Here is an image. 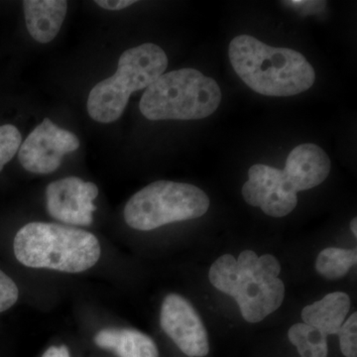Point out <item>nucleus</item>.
I'll use <instances>...</instances> for the list:
<instances>
[{"instance_id":"9b49d317","label":"nucleus","mask_w":357,"mask_h":357,"mask_svg":"<svg viewBox=\"0 0 357 357\" xmlns=\"http://www.w3.org/2000/svg\"><path fill=\"white\" fill-rule=\"evenodd\" d=\"M26 26L35 41L46 44L60 32L68 2L64 0H26L23 1Z\"/></svg>"},{"instance_id":"20e7f679","label":"nucleus","mask_w":357,"mask_h":357,"mask_svg":"<svg viewBox=\"0 0 357 357\" xmlns=\"http://www.w3.org/2000/svg\"><path fill=\"white\" fill-rule=\"evenodd\" d=\"M220 100L222 91L215 79L185 68L162 75L148 86L139 109L149 121H194L213 114Z\"/></svg>"},{"instance_id":"412c9836","label":"nucleus","mask_w":357,"mask_h":357,"mask_svg":"<svg viewBox=\"0 0 357 357\" xmlns=\"http://www.w3.org/2000/svg\"><path fill=\"white\" fill-rule=\"evenodd\" d=\"M42 357H70L67 347H51L44 352Z\"/></svg>"},{"instance_id":"6e6552de","label":"nucleus","mask_w":357,"mask_h":357,"mask_svg":"<svg viewBox=\"0 0 357 357\" xmlns=\"http://www.w3.org/2000/svg\"><path fill=\"white\" fill-rule=\"evenodd\" d=\"M160 324L181 351L189 357H204L210 352L208 335L191 303L178 294L166 296Z\"/></svg>"},{"instance_id":"f3484780","label":"nucleus","mask_w":357,"mask_h":357,"mask_svg":"<svg viewBox=\"0 0 357 357\" xmlns=\"http://www.w3.org/2000/svg\"><path fill=\"white\" fill-rule=\"evenodd\" d=\"M340 351L345 357H357V314L354 312L337 333Z\"/></svg>"},{"instance_id":"0eeeda50","label":"nucleus","mask_w":357,"mask_h":357,"mask_svg":"<svg viewBox=\"0 0 357 357\" xmlns=\"http://www.w3.org/2000/svg\"><path fill=\"white\" fill-rule=\"evenodd\" d=\"M79 138L45 119L21 144L18 159L28 172L50 174L62 164L65 154L76 151Z\"/></svg>"},{"instance_id":"aec40b11","label":"nucleus","mask_w":357,"mask_h":357,"mask_svg":"<svg viewBox=\"0 0 357 357\" xmlns=\"http://www.w3.org/2000/svg\"><path fill=\"white\" fill-rule=\"evenodd\" d=\"M135 2L133 0H98L96 3L107 10L119 11L132 6Z\"/></svg>"},{"instance_id":"39448f33","label":"nucleus","mask_w":357,"mask_h":357,"mask_svg":"<svg viewBox=\"0 0 357 357\" xmlns=\"http://www.w3.org/2000/svg\"><path fill=\"white\" fill-rule=\"evenodd\" d=\"M168 57L158 45L145 43L121 56L114 76L96 84L89 93V116L100 123H112L123 114L134 91L147 89L165 72Z\"/></svg>"},{"instance_id":"dca6fc26","label":"nucleus","mask_w":357,"mask_h":357,"mask_svg":"<svg viewBox=\"0 0 357 357\" xmlns=\"http://www.w3.org/2000/svg\"><path fill=\"white\" fill-rule=\"evenodd\" d=\"M22 144L20 131L13 124L0 126V172L15 156Z\"/></svg>"},{"instance_id":"f257e3e1","label":"nucleus","mask_w":357,"mask_h":357,"mask_svg":"<svg viewBox=\"0 0 357 357\" xmlns=\"http://www.w3.org/2000/svg\"><path fill=\"white\" fill-rule=\"evenodd\" d=\"M280 273V263L273 255L258 257L255 251L244 250L237 259L230 255L218 257L208 279L213 287L234 298L248 323L255 324L282 306L285 286Z\"/></svg>"},{"instance_id":"9d476101","label":"nucleus","mask_w":357,"mask_h":357,"mask_svg":"<svg viewBox=\"0 0 357 357\" xmlns=\"http://www.w3.org/2000/svg\"><path fill=\"white\" fill-rule=\"evenodd\" d=\"M331 166L330 157L318 145H299L289 154L285 169L280 171L276 185L269 192L297 196L298 192L325 182Z\"/></svg>"},{"instance_id":"1a4fd4ad","label":"nucleus","mask_w":357,"mask_h":357,"mask_svg":"<svg viewBox=\"0 0 357 357\" xmlns=\"http://www.w3.org/2000/svg\"><path fill=\"white\" fill-rule=\"evenodd\" d=\"M98 189L91 182L77 177H68L52 182L46 189L47 211L59 222L77 227L93 223Z\"/></svg>"},{"instance_id":"423d86ee","label":"nucleus","mask_w":357,"mask_h":357,"mask_svg":"<svg viewBox=\"0 0 357 357\" xmlns=\"http://www.w3.org/2000/svg\"><path fill=\"white\" fill-rule=\"evenodd\" d=\"M210 204L208 195L196 185L157 181L131 197L123 217L129 227L148 231L203 217Z\"/></svg>"},{"instance_id":"a211bd4d","label":"nucleus","mask_w":357,"mask_h":357,"mask_svg":"<svg viewBox=\"0 0 357 357\" xmlns=\"http://www.w3.org/2000/svg\"><path fill=\"white\" fill-rule=\"evenodd\" d=\"M20 291L15 282L0 270V312L10 309L17 302Z\"/></svg>"},{"instance_id":"4468645a","label":"nucleus","mask_w":357,"mask_h":357,"mask_svg":"<svg viewBox=\"0 0 357 357\" xmlns=\"http://www.w3.org/2000/svg\"><path fill=\"white\" fill-rule=\"evenodd\" d=\"M357 262V249L328 248L319 252L317 272L328 280H338L349 273Z\"/></svg>"},{"instance_id":"2eb2a0df","label":"nucleus","mask_w":357,"mask_h":357,"mask_svg":"<svg viewBox=\"0 0 357 357\" xmlns=\"http://www.w3.org/2000/svg\"><path fill=\"white\" fill-rule=\"evenodd\" d=\"M288 337L301 357H328V337L314 326L295 324L289 330Z\"/></svg>"},{"instance_id":"f03ea898","label":"nucleus","mask_w":357,"mask_h":357,"mask_svg":"<svg viewBox=\"0 0 357 357\" xmlns=\"http://www.w3.org/2000/svg\"><path fill=\"white\" fill-rule=\"evenodd\" d=\"M229 56L237 76L260 95H299L316 81L314 68L300 52L268 46L249 35L230 42Z\"/></svg>"},{"instance_id":"ddd939ff","label":"nucleus","mask_w":357,"mask_h":357,"mask_svg":"<svg viewBox=\"0 0 357 357\" xmlns=\"http://www.w3.org/2000/svg\"><path fill=\"white\" fill-rule=\"evenodd\" d=\"M95 342L119 357H158L157 345L151 337L133 328H105L96 333Z\"/></svg>"},{"instance_id":"f8f14e48","label":"nucleus","mask_w":357,"mask_h":357,"mask_svg":"<svg viewBox=\"0 0 357 357\" xmlns=\"http://www.w3.org/2000/svg\"><path fill=\"white\" fill-rule=\"evenodd\" d=\"M351 306V298L347 293H330L323 299L305 307L302 319L304 324L318 328L326 337L337 335Z\"/></svg>"},{"instance_id":"4be33fe9","label":"nucleus","mask_w":357,"mask_h":357,"mask_svg":"<svg viewBox=\"0 0 357 357\" xmlns=\"http://www.w3.org/2000/svg\"><path fill=\"white\" fill-rule=\"evenodd\" d=\"M351 230L354 237H357V218H352L351 222Z\"/></svg>"},{"instance_id":"7ed1b4c3","label":"nucleus","mask_w":357,"mask_h":357,"mask_svg":"<svg viewBox=\"0 0 357 357\" xmlns=\"http://www.w3.org/2000/svg\"><path fill=\"white\" fill-rule=\"evenodd\" d=\"M14 255L26 267L81 273L100 257L98 238L86 230L58 223L30 222L14 238Z\"/></svg>"},{"instance_id":"6ab92c4d","label":"nucleus","mask_w":357,"mask_h":357,"mask_svg":"<svg viewBox=\"0 0 357 357\" xmlns=\"http://www.w3.org/2000/svg\"><path fill=\"white\" fill-rule=\"evenodd\" d=\"M282 3L292 7L303 16L321 13L326 6V1H305V0H291V1H283Z\"/></svg>"}]
</instances>
